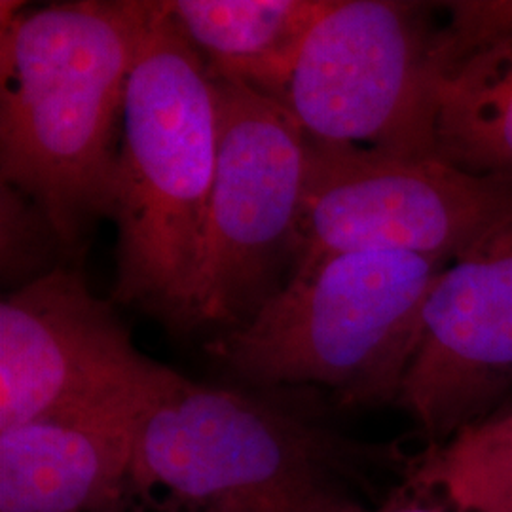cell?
<instances>
[{"label":"cell","mask_w":512,"mask_h":512,"mask_svg":"<svg viewBox=\"0 0 512 512\" xmlns=\"http://www.w3.org/2000/svg\"><path fill=\"white\" fill-rule=\"evenodd\" d=\"M137 423L78 414L0 431V512L114 511L133 488Z\"/></svg>","instance_id":"30bf717a"},{"label":"cell","mask_w":512,"mask_h":512,"mask_svg":"<svg viewBox=\"0 0 512 512\" xmlns=\"http://www.w3.org/2000/svg\"><path fill=\"white\" fill-rule=\"evenodd\" d=\"M414 484L454 512H512V406L433 446Z\"/></svg>","instance_id":"4fadbf2b"},{"label":"cell","mask_w":512,"mask_h":512,"mask_svg":"<svg viewBox=\"0 0 512 512\" xmlns=\"http://www.w3.org/2000/svg\"><path fill=\"white\" fill-rule=\"evenodd\" d=\"M382 512H454L446 503H442L439 497L427 494L423 490L416 488V497L401 501L393 507H387Z\"/></svg>","instance_id":"9a60e30c"},{"label":"cell","mask_w":512,"mask_h":512,"mask_svg":"<svg viewBox=\"0 0 512 512\" xmlns=\"http://www.w3.org/2000/svg\"><path fill=\"white\" fill-rule=\"evenodd\" d=\"M448 262L403 251L329 256L209 349L247 384L321 385L349 406L397 401Z\"/></svg>","instance_id":"3957f363"},{"label":"cell","mask_w":512,"mask_h":512,"mask_svg":"<svg viewBox=\"0 0 512 512\" xmlns=\"http://www.w3.org/2000/svg\"><path fill=\"white\" fill-rule=\"evenodd\" d=\"M209 73L281 103L298 55L330 0L165 2Z\"/></svg>","instance_id":"7c38bea8"},{"label":"cell","mask_w":512,"mask_h":512,"mask_svg":"<svg viewBox=\"0 0 512 512\" xmlns=\"http://www.w3.org/2000/svg\"><path fill=\"white\" fill-rule=\"evenodd\" d=\"M469 38L435 78V152L463 171L512 181V2H473Z\"/></svg>","instance_id":"8fae6325"},{"label":"cell","mask_w":512,"mask_h":512,"mask_svg":"<svg viewBox=\"0 0 512 512\" xmlns=\"http://www.w3.org/2000/svg\"><path fill=\"white\" fill-rule=\"evenodd\" d=\"M177 374L141 353L69 266L0 302V431L48 416L141 418Z\"/></svg>","instance_id":"ba28073f"},{"label":"cell","mask_w":512,"mask_h":512,"mask_svg":"<svg viewBox=\"0 0 512 512\" xmlns=\"http://www.w3.org/2000/svg\"><path fill=\"white\" fill-rule=\"evenodd\" d=\"M211 74V73H209ZM217 164L192 293V330L249 323L293 279L308 137L293 114L211 74Z\"/></svg>","instance_id":"5b68a950"},{"label":"cell","mask_w":512,"mask_h":512,"mask_svg":"<svg viewBox=\"0 0 512 512\" xmlns=\"http://www.w3.org/2000/svg\"><path fill=\"white\" fill-rule=\"evenodd\" d=\"M512 389V220L476 241L431 289L397 403L442 444L495 414Z\"/></svg>","instance_id":"9c48e42d"},{"label":"cell","mask_w":512,"mask_h":512,"mask_svg":"<svg viewBox=\"0 0 512 512\" xmlns=\"http://www.w3.org/2000/svg\"><path fill=\"white\" fill-rule=\"evenodd\" d=\"M167 512H181V511H175V509H169Z\"/></svg>","instance_id":"2e32d148"},{"label":"cell","mask_w":512,"mask_h":512,"mask_svg":"<svg viewBox=\"0 0 512 512\" xmlns=\"http://www.w3.org/2000/svg\"><path fill=\"white\" fill-rule=\"evenodd\" d=\"M0 179L46 213L67 258L114 217L143 0L0 4Z\"/></svg>","instance_id":"6da1fadb"},{"label":"cell","mask_w":512,"mask_h":512,"mask_svg":"<svg viewBox=\"0 0 512 512\" xmlns=\"http://www.w3.org/2000/svg\"><path fill=\"white\" fill-rule=\"evenodd\" d=\"M2 281L25 287L61 264L57 258L67 253L46 213L18 188L2 184Z\"/></svg>","instance_id":"5bb4252c"},{"label":"cell","mask_w":512,"mask_h":512,"mask_svg":"<svg viewBox=\"0 0 512 512\" xmlns=\"http://www.w3.org/2000/svg\"><path fill=\"white\" fill-rule=\"evenodd\" d=\"M217 164L211 74L165 2L147 23L128 78L114 224L112 300L192 330V293Z\"/></svg>","instance_id":"7a4b0ae2"},{"label":"cell","mask_w":512,"mask_h":512,"mask_svg":"<svg viewBox=\"0 0 512 512\" xmlns=\"http://www.w3.org/2000/svg\"><path fill=\"white\" fill-rule=\"evenodd\" d=\"M340 454L279 401L177 374L139 418L131 486L181 512H365Z\"/></svg>","instance_id":"277c9868"},{"label":"cell","mask_w":512,"mask_h":512,"mask_svg":"<svg viewBox=\"0 0 512 512\" xmlns=\"http://www.w3.org/2000/svg\"><path fill=\"white\" fill-rule=\"evenodd\" d=\"M509 220L512 181L435 156L406 158L308 139L294 274L353 251L454 260Z\"/></svg>","instance_id":"52a82bcc"},{"label":"cell","mask_w":512,"mask_h":512,"mask_svg":"<svg viewBox=\"0 0 512 512\" xmlns=\"http://www.w3.org/2000/svg\"><path fill=\"white\" fill-rule=\"evenodd\" d=\"M444 4L330 0L281 105L306 137L393 156H435Z\"/></svg>","instance_id":"8992f818"}]
</instances>
